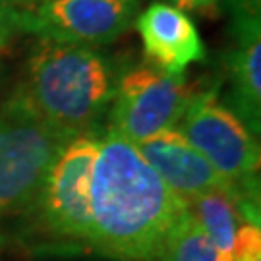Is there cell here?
Masks as SVG:
<instances>
[{"label":"cell","instance_id":"8992f818","mask_svg":"<svg viewBox=\"0 0 261 261\" xmlns=\"http://www.w3.org/2000/svg\"><path fill=\"white\" fill-rule=\"evenodd\" d=\"M176 130L230 182L259 178V143L219 99L217 87L192 95Z\"/></svg>","mask_w":261,"mask_h":261},{"label":"cell","instance_id":"4fadbf2b","mask_svg":"<svg viewBox=\"0 0 261 261\" xmlns=\"http://www.w3.org/2000/svg\"><path fill=\"white\" fill-rule=\"evenodd\" d=\"M232 261H261V228L242 223L234 238Z\"/></svg>","mask_w":261,"mask_h":261},{"label":"cell","instance_id":"52a82bcc","mask_svg":"<svg viewBox=\"0 0 261 261\" xmlns=\"http://www.w3.org/2000/svg\"><path fill=\"white\" fill-rule=\"evenodd\" d=\"M140 0H43L19 12L18 31L64 45H107L136 23Z\"/></svg>","mask_w":261,"mask_h":261},{"label":"cell","instance_id":"30bf717a","mask_svg":"<svg viewBox=\"0 0 261 261\" xmlns=\"http://www.w3.org/2000/svg\"><path fill=\"white\" fill-rule=\"evenodd\" d=\"M234 45L226 56V72L230 82L228 109L246 124L252 134L261 126V31L259 18L234 16Z\"/></svg>","mask_w":261,"mask_h":261},{"label":"cell","instance_id":"6da1fadb","mask_svg":"<svg viewBox=\"0 0 261 261\" xmlns=\"http://www.w3.org/2000/svg\"><path fill=\"white\" fill-rule=\"evenodd\" d=\"M186 211L136 143L114 130L99 140L89 250L114 261H151Z\"/></svg>","mask_w":261,"mask_h":261},{"label":"cell","instance_id":"2e32d148","mask_svg":"<svg viewBox=\"0 0 261 261\" xmlns=\"http://www.w3.org/2000/svg\"><path fill=\"white\" fill-rule=\"evenodd\" d=\"M232 16H253L259 18V0H224Z\"/></svg>","mask_w":261,"mask_h":261},{"label":"cell","instance_id":"ba28073f","mask_svg":"<svg viewBox=\"0 0 261 261\" xmlns=\"http://www.w3.org/2000/svg\"><path fill=\"white\" fill-rule=\"evenodd\" d=\"M138 149L161 180L184 201L215 190L232 192V182L219 174L176 128L141 141Z\"/></svg>","mask_w":261,"mask_h":261},{"label":"cell","instance_id":"5b68a950","mask_svg":"<svg viewBox=\"0 0 261 261\" xmlns=\"http://www.w3.org/2000/svg\"><path fill=\"white\" fill-rule=\"evenodd\" d=\"M192 95L194 89L182 75L151 64L126 68L111 105V130L138 145L176 128Z\"/></svg>","mask_w":261,"mask_h":261},{"label":"cell","instance_id":"7a4b0ae2","mask_svg":"<svg viewBox=\"0 0 261 261\" xmlns=\"http://www.w3.org/2000/svg\"><path fill=\"white\" fill-rule=\"evenodd\" d=\"M126 66L84 45L39 41L6 107L68 136L91 132L112 105Z\"/></svg>","mask_w":261,"mask_h":261},{"label":"cell","instance_id":"3957f363","mask_svg":"<svg viewBox=\"0 0 261 261\" xmlns=\"http://www.w3.org/2000/svg\"><path fill=\"white\" fill-rule=\"evenodd\" d=\"M99 134L84 132L66 143L48 168L43 186L25 213L35 232L48 242L89 250L91 178L99 151Z\"/></svg>","mask_w":261,"mask_h":261},{"label":"cell","instance_id":"9c48e42d","mask_svg":"<svg viewBox=\"0 0 261 261\" xmlns=\"http://www.w3.org/2000/svg\"><path fill=\"white\" fill-rule=\"evenodd\" d=\"M136 28L153 66L182 75L190 64L205 60L207 48L186 12L167 2H153L138 14Z\"/></svg>","mask_w":261,"mask_h":261},{"label":"cell","instance_id":"277c9868","mask_svg":"<svg viewBox=\"0 0 261 261\" xmlns=\"http://www.w3.org/2000/svg\"><path fill=\"white\" fill-rule=\"evenodd\" d=\"M72 138L6 105L0 109V217L28 211Z\"/></svg>","mask_w":261,"mask_h":261},{"label":"cell","instance_id":"ac0fdd59","mask_svg":"<svg viewBox=\"0 0 261 261\" xmlns=\"http://www.w3.org/2000/svg\"><path fill=\"white\" fill-rule=\"evenodd\" d=\"M28 2H43V0H25V4H28ZM29 6V4H28Z\"/></svg>","mask_w":261,"mask_h":261},{"label":"cell","instance_id":"9a60e30c","mask_svg":"<svg viewBox=\"0 0 261 261\" xmlns=\"http://www.w3.org/2000/svg\"><path fill=\"white\" fill-rule=\"evenodd\" d=\"M172 6L182 12H199V14H215L219 12L224 0H170Z\"/></svg>","mask_w":261,"mask_h":261},{"label":"cell","instance_id":"e0dca14e","mask_svg":"<svg viewBox=\"0 0 261 261\" xmlns=\"http://www.w3.org/2000/svg\"><path fill=\"white\" fill-rule=\"evenodd\" d=\"M2 244H4V236L0 234V248H2Z\"/></svg>","mask_w":261,"mask_h":261},{"label":"cell","instance_id":"5bb4252c","mask_svg":"<svg viewBox=\"0 0 261 261\" xmlns=\"http://www.w3.org/2000/svg\"><path fill=\"white\" fill-rule=\"evenodd\" d=\"M23 8H28L25 0H0V50L18 33V18Z\"/></svg>","mask_w":261,"mask_h":261},{"label":"cell","instance_id":"7c38bea8","mask_svg":"<svg viewBox=\"0 0 261 261\" xmlns=\"http://www.w3.org/2000/svg\"><path fill=\"white\" fill-rule=\"evenodd\" d=\"M151 261H223V257L194 215L186 211Z\"/></svg>","mask_w":261,"mask_h":261},{"label":"cell","instance_id":"8fae6325","mask_svg":"<svg viewBox=\"0 0 261 261\" xmlns=\"http://www.w3.org/2000/svg\"><path fill=\"white\" fill-rule=\"evenodd\" d=\"M188 211L194 215L203 232L211 238L223 261H232L234 238L244 223L230 192L215 190L186 201Z\"/></svg>","mask_w":261,"mask_h":261}]
</instances>
